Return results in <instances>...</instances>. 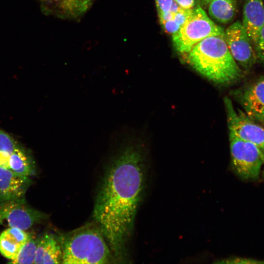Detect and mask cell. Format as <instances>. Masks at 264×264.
Segmentation results:
<instances>
[{
    "mask_svg": "<svg viewBox=\"0 0 264 264\" xmlns=\"http://www.w3.org/2000/svg\"><path fill=\"white\" fill-rule=\"evenodd\" d=\"M109 156L92 217L115 263L125 261L145 186V153L141 140L129 128L111 134Z\"/></svg>",
    "mask_w": 264,
    "mask_h": 264,
    "instance_id": "cell-1",
    "label": "cell"
},
{
    "mask_svg": "<svg viewBox=\"0 0 264 264\" xmlns=\"http://www.w3.org/2000/svg\"><path fill=\"white\" fill-rule=\"evenodd\" d=\"M186 54L189 65L215 83L229 84L242 76V71L228 49L225 34L201 40Z\"/></svg>",
    "mask_w": 264,
    "mask_h": 264,
    "instance_id": "cell-2",
    "label": "cell"
},
{
    "mask_svg": "<svg viewBox=\"0 0 264 264\" xmlns=\"http://www.w3.org/2000/svg\"><path fill=\"white\" fill-rule=\"evenodd\" d=\"M62 264H109L115 260L100 227L89 223L57 236Z\"/></svg>",
    "mask_w": 264,
    "mask_h": 264,
    "instance_id": "cell-3",
    "label": "cell"
},
{
    "mask_svg": "<svg viewBox=\"0 0 264 264\" xmlns=\"http://www.w3.org/2000/svg\"><path fill=\"white\" fill-rule=\"evenodd\" d=\"M224 34L223 28L215 24L198 5L193 8L191 15L178 31L172 35V38L176 49L186 54L201 40Z\"/></svg>",
    "mask_w": 264,
    "mask_h": 264,
    "instance_id": "cell-4",
    "label": "cell"
},
{
    "mask_svg": "<svg viewBox=\"0 0 264 264\" xmlns=\"http://www.w3.org/2000/svg\"><path fill=\"white\" fill-rule=\"evenodd\" d=\"M233 168L242 179H255L264 163L263 151L255 144L229 133Z\"/></svg>",
    "mask_w": 264,
    "mask_h": 264,
    "instance_id": "cell-5",
    "label": "cell"
},
{
    "mask_svg": "<svg viewBox=\"0 0 264 264\" xmlns=\"http://www.w3.org/2000/svg\"><path fill=\"white\" fill-rule=\"evenodd\" d=\"M47 218L46 214L30 206L25 199L0 202V225L25 230Z\"/></svg>",
    "mask_w": 264,
    "mask_h": 264,
    "instance_id": "cell-6",
    "label": "cell"
},
{
    "mask_svg": "<svg viewBox=\"0 0 264 264\" xmlns=\"http://www.w3.org/2000/svg\"><path fill=\"white\" fill-rule=\"evenodd\" d=\"M227 113L229 133L258 146L263 151L264 149V129L255 124L246 113L240 110H236L231 99L224 98Z\"/></svg>",
    "mask_w": 264,
    "mask_h": 264,
    "instance_id": "cell-7",
    "label": "cell"
},
{
    "mask_svg": "<svg viewBox=\"0 0 264 264\" xmlns=\"http://www.w3.org/2000/svg\"><path fill=\"white\" fill-rule=\"evenodd\" d=\"M228 49L237 63L246 70L250 69L258 61L254 44L242 23L237 21L225 31Z\"/></svg>",
    "mask_w": 264,
    "mask_h": 264,
    "instance_id": "cell-8",
    "label": "cell"
},
{
    "mask_svg": "<svg viewBox=\"0 0 264 264\" xmlns=\"http://www.w3.org/2000/svg\"><path fill=\"white\" fill-rule=\"evenodd\" d=\"M44 14L62 19L78 20L92 5L94 0H38Z\"/></svg>",
    "mask_w": 264,
    "mask_h": 264,
    "instance_id": "cell-9",
    "label": "cell"
},
{
    "mask_svg": "<svg viewBox=\"0 0 264 264\" xmlns=\"http://www.w3.org/2000/svg\"><path fill=\"white\" fill-rule=\"evenodd\" d=\"M32 182L28 176L0 167V202L25 199L26 192Z\"/></svg>",
    "mask_w": 264,
    "mask_h": 264,
    "instance_id": "cell-10",
    "label": "cell"
},
{
    "mask_svg": "<svg viewBox=\"0 0 264 264\" xmlns=\"http://www.w3.org/2000/svg\"><path fill=\"white\" fill-rule=\"evenodd\" d=\"M239 99L251 119L264 122V78L239 92Z\"/></svg>",
    "mask_w": 264,
    "mask_h": 264,
    "instance_id": "cell-11",
    "label": "cell"
},
{
    "mask_svg": "<svg viewBox=\"0 0 264 264\" xmlns=\"http://www.w3.org/2000/svg\"><path fill=\"white\" fill-rule=\"evenodd\" d=\"M242 25L255 46L264 25V4L262 0H245Z\"/></svg>",
    "mask_w": 264,
    "mask_h": 264,
    "instance_id": "cell-12",
    "label": "cell"
},
{
    "mask_svg": "<svg viewBox=\"0 0 264 264\" xmlns=\"http://www.w3.org/2000/svg\"><path fill=\"white\" fill-rule=\"evenodd\" d=\"M62 250L54 235L50 233L43 234L37 240L34 264H62Z\"/></svg>",
    "mask_w": 264,
    "mask_h": 264,
    "instance_id": "cell-13",
    "label": "cell"
},
{
    "mask_svg": "<svg viewBox=\"0 0 264 264\" xmlns=\"http://www.w3.org/2000/svg\"><path fill=\"white\" fill-rule=\"evenodd\" d=\"M30 235L24 230L9 227L0 235V253L5 258L12 260L28 240Z\"/></svg>",
    "mask_w": 264,
    "mask_h": 264,
    "instance_id": "cell-14",
    "label": "cell"
},
{
    "mask_svg": "<svg viewBox=\"0 0 264 264\" xmlns=\"http://www.w3.org/2000/svg\"><path fill=\"white\" fill-rule=\"evenodd\" d=\"M9 169L18 175L28 177L35 172V164L32 156L19 144L10 155Z\"/></svg>",
    "mask_w": 264,
    "mask_h": 264,
    "instance_id": "cell-15",
    "label": "cell"
},
{
    "mask_svg": "<svg viewBox=\"0 0 264 264\" xmlns=\"http://www.w3.org/2000/svg\"><path fill=\"white\" fill-rule=\"evenodd\" d=\"M208 4L209 16L220 23L230 22L236 15V0H212Z\"/></svg>",
    "mask_w": 264,
    "mask_h": 264,
    "instance_id": "cell-16",
    "label": "cell"
},
{
    "mask_svg": "<svg viewBox=\"0 0 264 264\" xmlns=\"http://www.w3.org/2000/svg\"><path fill=\"white\" fill-rule=\"evenodd\" d=\"M37 247V240L30 236L22 246L16 257L9 262L12 264H34Z\"/></svg>",
    "mask_w": 264,
    "mask_h": 264,
    "instance_id": "cell-17",
    "label": "cell"
},
{
    "mask_svg": "<svg viewBox=\"0 0 264 264\" xmlns=\"http://www.w3.org/2000/svg\"><path fill=\"white\" fill-rule=\"evenodd\" d=\"M18 144L11 135L0 129V153L10 155Z\"/></svg>",
    "mask_w": 264,
    "mask_h": 264,
    "instance_id": "cell-18",
    "label": "cell"
},
{
    "mask_svg": "<svg viewBox=\"0 0 264 264\" xmlns=\"http://www.w3.org/2000/svg\"><path fill=\"white\" fill-rule=\"evenodd\" d=\"M254 47L258 60L264 65V25Z\"/></svg>",
    "mask_w": 264,
    "mask_h": 264,
    "instance_id": "cell-19",
    "label": "cell"
},
{
    "mask_svg": "<svg viewBox=\"0 0 264 264\" xmlns=\"http://www.w3.org/2000/svg\"><path fill=\"white\" fill-rule=\"evenodd\" d=\"M192 9H184L181 8L177 12L174 14V19L181 27L186 22L191 15Z\"/></svg>",
    "mask_w": 264,
    "mask_h": 264,
    "instance_id": "cell-20",
    "label": "cell"
},
{
    "mask_svg": "<svg viewBox=\"0 0 264 264\" xmlns=\"http://www.w3.org/2000/svg\"><path fill=\"white\" fill-rule=\"evenodd\" d=\"M165 32L173 35L181 27L174 18L160 23Z\"/></svg>",
    "mask_w": 264,
    "mask_h": 264,
    "instance_id": "cell-21",
    "label": "cell"
},
{
    "mask_svg": "<svg viewBox=\"0 0 264 264\" xmlns=\"http://www.w3.org/2000/svg\"><path fill=\"white\" fill-rule=\"evenodd\" d=\"M173 0H155L158 14L170 10Z\"/></svg>",
    "mask_w": 264,
    "mask_h": 264,
    "instance_id": "cell-22",
    "label": "cell"
},
{
    "mask_svg": "<svg viewBox=\"0 0 264 264\" xmlns=\"http://www.w3.org/2000/svg\"><path fill=\"white\" fill-rule=\"evenodd\" d=\"M182 8L192 9L195 6V0H175Z\"/></svg>",
    "mask_w": 264,
    "mask_h": 264,
    "instance_id": "cell-23",
    "label": "cell"
},
{
    "mask_svg": "<svg viewBox=\"0 0 264 264\" xmlns=\"http://www.w3.org/2000/svg\"><path fill=\"white\" fill-rule=\"evenodd\" d=\"M10 155L0 153V167L9 169Z\"/></svg>",
    "mask_w": 264,
    "mask_h": 264,
    "instance_id": "cell-24",
    "label": "cell"
},
{
    "mask_svg": "<svg viewBox=\"0 0 264 264\" xmlns=\"http://www.w3.org/2000/svg\"><path fill=\"white\" fill-rule=\"evenodd\" d=\"M160 23L173 18L174 14L169 10L158 14Z\"/></svg>",
    "mask_w": 264,
    "mask_h": 264,
    "instance_id": "cell-25",
    "label": "cell"
},
{
    "mask_svg": "<svg viewBox=\"0 0 264 264\" xmlns=\"http://www.w3.org/2000/svg\"><path fill=\"white\" fill-rule=\"evenodd\" d=\"M181 7L175 1V0H173L171 6L170 7V11L173 14H175L177 12Z\"/></svg>",
    "mask_w": 264,
    "mask_h": 264,
    "instance_id": "cell-26",
    "label": "cell"
},
{
    "mask_svg": "<svg viewBox=\"0 0 264 264\" xmlns=\"http://www.w3.org/2000/svg\"><path fill=\"white\" fill-rule=\"evenodd\" d=\"M204 4H208L212 0H200Z\"/></svg>",
    "mask_w": 264,
    "mask_h": 264,
    "instance_id": "cell-27",
    "label": "cell"
},
{
    "mask_svg": "<svg viewBox=\"0 0 264 264\" xmlns=\"http://www.w3.org/2000/svg\"><path fill=\"white\" fill-rule=\"evenodd\" d=\"M263 152H264V150H263Z\"/></svg>",
    "mask_w": 264,
    "mask_h": 264,
    "instance_id": "cell-28",
    "label": "cell"
}]
</instances>
